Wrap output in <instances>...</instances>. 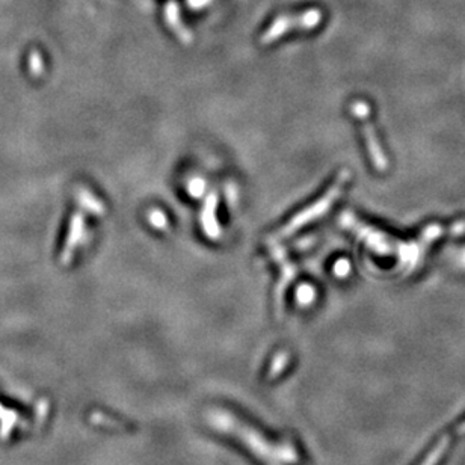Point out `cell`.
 Instances as JSON below:
<instances>
[{
    "instance_id": "7",
    "label": "cell",
    "mask_w": 465,
    "mask_h": 465,
    "mask_svg": "<svg viewBox=\"0 0 465 465\" xmlns=\"http://www.w3.org/2000/svg\"><path fill=\"white\" fill-rule=\"evenodd\" d=\"M316 298V292L312 285H299L296 299L301 305H310Z\"/></svg>"
},
{
    "instance_id": "5",
    "label": "cell",
    "mask_w": 465,
    "mask_h": 465,
    "mask_svg": "<svg viewBox=\"0 0 465 465\" xmlns=\"http://www.w3.org/2000/svg\"><path fill=\"white\" fill-rule=\"evenodd\" d=\"M321 19V12L319 11H312L307 12L305 15H301V17H281L276 20L271 28H269L263 37H262V43L269 44L275 41L276 38H280L285 32H289L292 29H304V28H313L314 24L319 21Z\"/></svg>"
},
{
    "instance_id": "6",
    "label": "cell",
    "mask_w": 465,
    "mask_h": 465,
    "mask_svg": "<svg viewBox=\"0 0 465 465\" xmlns=\"http://www.w3.org/2000/svg\"><path fill=\"white\" fill-rule=\"evenodd\" d=\"M218 201H219L218 193L211 192L206 198V202H204L201 215H200L202 230L210 239H218L219 236H221V228H219V224L216 221Z\"/></svg>"
},
{
    "instance_id": "3",
    "label": "cell",
    "mask_w": 465,
    "mask_h": 465,
    "mask_svg": "<svg viewBox=\"0 0 465 465\" xmlns=\"http://www.w3.org/2000/svg\"><path fill=\"white\" fill-rule=\"evenodd\" d=\"M352 113L357 118H360V121H361L364 140L367 142V150H369L373 165L381 171L386 169L387 168V159L384 156V151H382V149H381L379 141L377 137V133H374V129L372 126V122L369 121V106H367L363 102H357L355 104H352Z\"/></svg>"
},
{
    "instance_id": "9",
    "label": "cell",
    "mask_w": 465,
    "mask_h": 465,
    "mask_svg": "<svg viewBox=\"0 0 465 465\" xmlns=\"http://www.w3.org/2000/svg\"><path fill=\"white\" fill-rule=\"evenodd\" d=\"M150 219H151V224L154 227H158V228L165 227V224H167L165 216H163V213H162V211H159V210H153L151 215H150Z\"/></svg>"
},
{
    "instance_id": "1",
    "label": "cell",
    "mask_w": 465,
    "mask_h": 465,
    "mask_svg": "<svg viewBox=\"0 0 465 465\" xmlns=\"http://www.w3.org/2000/svg\"><path fill=\"white\" fill-rule=\"evenodd\" d=\"M206 419L211 428L228 435H234L239 442L247 446L257 458L262 459L266 465H296L299 455L293 444L287 443H272L263 438L262 434L251 428L248 423L240 421L236 415L225 410H210L206 414Z\"/></svg>"
},
{
    "instance_id": "4",
    "label": "cell",
    "mask_w": 465,
    "mask_h": 465,
    "mask_svg": "<svg viewBox=\"0 0 465 465\" xmlns=\"http://www.w3.org/2000/svg\"><path fill=\"white\" fill-rule=\"evenodd\" d=\"M267 242H271V243H267V247H269V249H271L275 262L280 265V271H281L280 281L275 287V305H276V313L283 314V308H284L283 303H284L285 290H287L292 280L295 278L296 267L289 262L287 254H285L284 248L281 247V245H278V242L271 240V239H269Z\"/></svg>"
},
{
    "instance_id": "8",
    "label": "cell",
    "mask_w": 465,
    "mask_h": 465,
    "mask_svg": "<svg viewBox=\"0 0 465 465\" xmlns=\"http://www.w3.org/2000/svg\"><path fill=\"white\" fill-rule=\"evenodd\" d=\"M287 361H289V355H287V352H280L278 355H276V357L274 358V366L271 367V370L267 372V378H269V379H272V378H275L276 374H278L280 372H283V370H284V367H285V364H287Z\"/></svg>"
},
{
    "instance_id": "2",
    "label": "cell",
    "mask_w": 465,
    "mask_h": 465,
    "mask_svg": "<svg viewBox=\"0 0 465 465\" xmlns=\"http://www.w3.org/2000/svg\"><path fill=\"white\" fill-rule=\"evenodd\" d=\"M349 177H350V174H349L348 169L341 171V173L337 175L336 180H334V183L331 184V187H328V191H326L319 200L314 201L313 204H310V206L305 207L304 210H301L299 213L293 216L287 224L281 227L280 230L269 239L280 240V239L289 238V236H292L293 233H296L299 228H303L304 225L313 222L314 219L323 216L341 195V191H343V187H345L346 182L349 180Z\"/></svg>"
},
{
    "instance_id": "10",
    "label": "cell",
    "mask_w": 465,
    "mask_h": 465,
    "mask_svg": "<svg viewBox=\"0 0 465 465\" xmlns=\"http://www.w3.org/2000/svg\"><path fill=\"white\" fill-rule=\"evenodd\" d=\"M334 271H336L337 275H346L349 272V263L346 260H339L336 263V267H334Z\"/></svg>"
}]
</instances>
